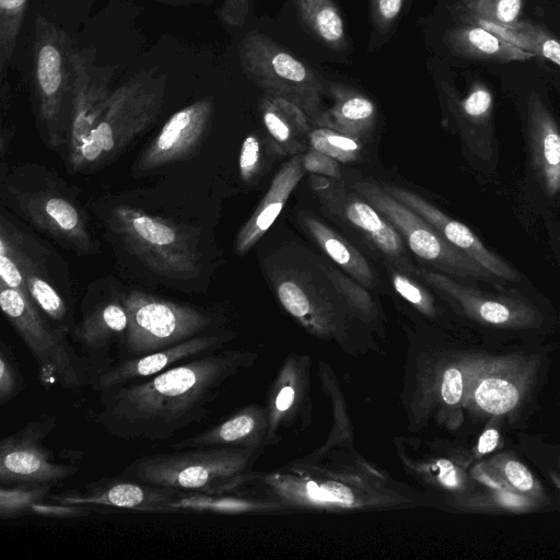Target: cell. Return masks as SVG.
<instances>
[{
	"label": "cell",
	"mask_w": 560,
	"mask_h": 560,
	"mask_svg": "<svg viewBox=\"0 0 560 560\" xmlns=\"http://www.w3.org/2000/svg\"><path fill=\"white\" fill-rule=\"evenodd\" d=\"M0 201L16 219L63 248L80 256L100 253L101 244L77 189L47 166L2 161Z\"/></svg>",
	"instance_id": "obj_3"
},
{
	"label": "cell",
	"mask_w": 560,
	"mask_h": 560,
	"mask_svg": "<svg viewBox=\"0 0 560 560\" xmlns=\"http://www.w3.org/2000/svg\"><path fill=\"white\" fill-rule=\"evenodd\" d=\"M416 273L482 325L522 330L537 327L541 322L539 310L521 295L480 291L457 282L446 273L423 268L417 269Z\"/></svg>",
	"instance_id": "obj_16"
},
{
	"label": "cell",
	"mask_w": 560,
	"mask_h": 560,
	"mask_svg": "<svg viewBox=\"0 0 560 560\" xmlns=\"http://www.w3.org/2000/svg\"><path fill=\"white\" fill-rule=\"evenodd\" d=\"M172 5L208 4L211 0H158Z\"/></svg>",
	"instance_id": "obj_50"
},
{
	"label": "cell",
	"mask_w": 560,
	"mask_h": 560,
	"mask_svg": "<svg viewBox=\"0 0 560 560\" xmlns=\"http://www.w3.org/2000/svg\"><path fill=\"white\" fill-rule=\"evenodd\" d=\"M120 295L128 316L122 359L145 355L213 330L214 316L206 308L137 289L120 288Z\"/></svg>",
	"instance_id": "obj_8"
},
{
	"label": "cell",
	"mask_w": 560,
	"mask_h": 560,
	"mask_svg": "<svg viewBox=\"0 0 560 560\" xmlns=\"http://www.w3.org/2000/svg\"><path fill=\"white\" fill-rule=\"evenodd\" d=\"M446 43L459 56L487 62L525 61L536 57L471 23L451 30L446 34Z\"/></svg>",
	"instance_id": "obj_27"
},
{
	"label": "cell",
	"mask_w": 560,
	"mask_h": 560,
	"mask_svg": "<svg viewBox=\"0 0 560 560\" xmlns=\"http://www.w3.org/2000/svg\"><path fill=\"white\" fill-rule=\"evenodd\" d=\"M343 215L395 268L402 272L416 273L417 269L407 256L401 235L370 202L351 197L343 205Z\"/></svg>",
	"instance_id": "obj_25"
},
{
	"label": "cell",
	"mask_w": 560,
	"mask_h": 560,
	"mask_svg": "<svg viewBox=\"0 0 560 560\" xmlns=\"http://www.w3.org/2000/svg\"><path fill=\"white\" fill-rule=\"evenodd\" d=\"M436 465L440 469V480L446 486L456 487L458 485V478L456 469L452 463L447 460H439Z\"/></svg>",
	"instance_id": "obj_48"
},
{
	"label": "cell",
	"mask_w": 560,
	"mask_h": 560,
	"mask_svg": "<svg viewBox=\"0 0 560 560\" xmlns=\"http://www.w3.org/2000/svg\"><path fill=\"white\" fill-rule=\"evenodd\" d=\"M50 485H11L0 488V518L3 521L31 513L32 505L50 498Z\"/></svg>",
	"instance_id": "obj_33"
},
{
	"label": "cell",
	"mask_w": 560,
	"mask_h": 560,
	"mask_svg": "<svg viewBox=\"0 0 560 560\" xmlns=\"http://www.w3.org/2000/svg\"><path fill=\"white\" fill-rule=\"evenodd\" d=\"M304 172L301 154H295L281 166L265 197L240 230L234 243L235 253L240 255L247 253L269 230L302 179Z\"/></svg>",
	"instance_id": "obj_23"
},
{
	"label": "cell",
	"mask_w": 560,
	"mask_h": 560,
	"mask_svg": "<svg viewBox=\"0 0 560 560\" xmlns=\"http://www.w3.org/2000/svg\"><path fill=\"white\" fill-rule=\"evenodd\" d=\"M73 47L62 28L36 15L32 51L35 125L44 144L61 152L70 121Z\"/></svg>",
	"instance_id": "obj_5"
},
{
	"label": "cell",
	"mask_w": 560,
	"mask_h": 560,
	"mask_svg": "<svg viewBox=\"0 0 560 560\" xmlns=\"http://www.w3.org/2000/svg\"><path fill=\"white\" fill-rule=\"evenodd\" d=\"M493 96L482 82H475L468 94L456 101V116L471 153L490 163L495 154Z\"/></svg>",
	"instance_id": "obj_24"
},
{
	"label": "cell",
	"mask_w": 560,
	"mask_h": 560,
	"mask_svg": "<svg viewBox=\"0 0 560 560\" xmlns=\"http://www.w3.org/2000/svg\"><path fill=\"white\" fill-rule=\"evenodd\" d=\"M260 141L254 136H247L241 147L238 159L240 176L245 183L254 180L260 166Z\"/></svg>",
	"instance_id": "obj_40"
},
{
	"label": "cell",
	"mask_w": 560,
	"mask_h": 560,
	"mask_svg": "<svg viewBox=\"0 0 560 560\" xmlns=\"http://www.w3.org/2000/svg\"><path fill=\"white\" fill-rule=\"evenodd\" d=\"M303 224L320 248L338 266L360 283L366 287L374 285L375 277L369 262L348 241L313 217L305 215Z\"/></svg>",
	"instance_id": "obj_29"
},
{
	"label": "cell",
	"mask_w": 560,
	"mask_h": 560,
	"mask_svg": "<svg viewBox=\"0 0 560 560\" xmlns=\"http://www.w3.org/2000/svg\"><path fill=\"white\" fill-rule=\"evenodd\" d=\"M90 209L129 278L205 293L217 250L206 188L162 182L94 199Z\"/></svg>",
	"instance_id": "obj_1"
},
{
	"label": "cell",
	"mask_w": 560,
	"mask_h": 560,
	"mask_svg": "<svg viewBox=\"0 0 560 560\" xmlns=\"http://www.w3.org/2000/svg\"><path fill=\"white\" fill-rule=\"evenodd\" d=\"M221 342V335L211 330L145 355L121 359L94 375L89 386L100 393L114 386L149 378L176 364L210 353Z\"/></svg>",
	"instance_id": "obj_20"
},
{
	"label": "cell",
	"mask_w": 560,
	"mask_h": 560,
	"mask_svg": "<svg viewBox=\"0 0 560 560\" xmlns=\"http://www.w3.org/2000/svg\"><path fill=\"white\" fill-rule=\"evenodd\" d=\"M179 491L152 486L124 477L102 478L83 486L80 490L51 494L56 503L81 505L86 508H116L140 512H155Z\"/></svg>",
	"instance_id": "obj_21"
},
{
	"label": "cell",
	"mask_w": 560,
	"mask_h": 560,
	"mask_svg": "<svg viewBox=\"0 0 560 560\" xmlns=\"http://www.w3.org/2000/svg\"><path fill=\"white\" fill-rule=\"evenodd\" d=\"M81 319L75 323L70 339L79 346L80 354L88 361L93 375L114 363L109 351L117 346L121 351L128 327V316L121 301L120 288L103 284L85 294ZM91 377V378H92Z\"/></svg>",
	"instance_id": "obj_15"
},
{
	"label": "cell",
	"mask_w": 560,
	"mask_h": 560,
	"mask_svg": "<svg viewBox=\"0 0 560 560\" xmlns=\"http://www.w3.org/2000/svg\"><path fill=\"white\" fill-rule=\"evenodd\" d=\"M238 466L224 448L201 447L141 456L120 477L179 492L215 494Z\"/></svg>",
	"instance_id": "obj_10"
},
{
	"label": "cell",
	"mask_w": 560,
	"mask_h": 560,
	"mask_svg": "<svg viewBox=\"0 0 560 560\" xmlns=\"http://www.w3.org/2000/svg\"><path fill=\"white\" fill-rule=\"evenodd\" d=\"M294 399V390L292 387L287 386L283 387L276 400L277 409L280 411L287 410L293 402Z\"/></svg>",
	"instance_id": "obj_49"
},
{
	"label": "cell",
	"mask_w": 560,
	"mask_h": 560,
	"mask_svg": "<svg viewBox=\"0 0 560 560\" xmlns=\"http://www.w3.org/2000/svg\"><path fill=\"white\" fill-rule=\"evenodd\" d=\"M49 504L44 502H38L32 505L31 513L38 514L46 517H61V518H72L85 516L90 513V509L81 505H72V504H62L56 503Z\"/></svg>",
	"instance_id": "obj_46"
},
{
	"label": "cell",
	"mask_w": 560,
	"mask_h": 560,
	"mask_svg": "<svg viewBox=\"0 0 560 560\" xmlns=\"http://www.w3.org/2000/svg\"><path fill=\"white\" fill-rule=\"evenodd\" d=\"M231 368V357L207 353L149 378L104 389L95 420L124 441H166L205 421Z\"/></svg>",
	"instance_id": "obj_2"
},
{
	"label": "cell",
	"mask_w": 560,
	"mask_h": 560,
	"mask_svg": "<svg viewBox=\"0 0 560 560\" xmlns=\"http://www.w3.org/2000/svg\"><path fill=\"white\" fill-rule=\"evenodd\" d=\"M252 12V0H222L217 14L228 26L242 27Z\"/></svg>",
	"instance_id": "obj_43"
},
{
	"label": "cell",
	"mask_w": 560,
	"mask_h": 560,
	"mask_svg": "<svg viewBox=\"0 0 560 560\" xmlns=\"http://www.w3.org/2000/svg\"><path fill=\"white\" fill-rule=\"evenodd\" d=\"M493 420L494 419L492 417V421L483 430V432L481 433V435L478 440V443L476 446L477 456L487 455V454L491 453L492 451H494L499 445V441L501 438L500 429H499L498 424H494Z\"/></svg>",
	"instance_id": "obj_47"
},
{
	"label": "cell",
	"mask_w": 560,
	"mask_h": 560,
	"mask_svg": "<svg viewBox=\"0 0 560 560\" xmlns=\"http://www.w3.org/2000/svg\"><path fill=\"white\" fill-rule=\"evenodd\" d=\"M334 104L324 110L317 126L335 129L359 138L368 132L375 120V106L364 95L338 83L329 86Z\"/></svg>",
	"instance_id": "obj_28"
},
{
	"label": "cell",
	"mask_w": 560,
	"mask_h": 560,
	"mask_svg": "<svg viewBox=\"0 0 560 560\" xmlns=\"http://www.w3.org/2000/svg\"><path fill=\"white\" fill-rule=\"evenodd\" d=\"M474 478L486 488L491 504L511 511H526L541 505L546 499L540 482L515 456L493 455L478 464Z\"/></svg>",
	"instance_id": "obj_19"
},
{
	"label": "cell",
	"mask_w": 560,
	"mask_h": 560,
	"mask_svg": "<svg viewBox=\"0 0 560 560\" xmlns=\"http://www.w3.org/2000/svg\"><path fill=\"white\" fill-rule=\"evenodd\" d=\"M262 122L276 149L282 154H299L308 140L310 118L293 103L266 94L260 104Z\"/></svg>",
	"instance_id": "obj_26"
},
{
	"label": "cell",
	"mask_w": 560,
	"mask_h": 560,
	"mask_svg": "<svg viewBox=\"0 0 560 560\" xmlns=\"http://www.w3.org/2000/svg\"><path fill=\"white\" fill-rule=\"evenodd\" d=\"M320 267L326 277L332 283L334 288L337 289L348 301L361 308H365L371 304L369 294L360 284H357L339 270L330 266Z\"/></svg>",
	"instance_id": "obj_39"
},
{
	"label": "cell",
	"mask_w": 560,
	"mask_h": 560,
	"mask_svg": "<svg viewBox=\"0 0 560 560\" xmlns=\"http://www.w3.org/2000/svg\"><path fill=\"white\" fill-rule=\"evenodd\" d=\"M308 497L316 501L338 502L343 504H351L354 501L353 494L346 486L328 481L317 485L310 481L306 486Z\"/></svg>",
	"instance_id": "obj_42"
},
{
	"label": "cell",
	"mask_w": 560,
	"mask_h": 560,
	"mask_svg": "<svg viewBox=\"0 0 560 560\" xmlns=\"http://www.w3.org/2000/svg\"><path fill=\"white\" fill-rule=\"evenodd\" d=\"M354 189L389 221L417 257L433 265L443 273L490 283L498 279L452 246L423 218L392 197L384 188L361 182L354 185Z\"/></svg>",
	"instance_id": "obj_12"
},
{
	"label": "cell",
	"mask_w": 560,
	"mask_h": 560,
	"mask_svg": "<svg viewBox=\"0 0 560 560\" xmlns=\"http://www.w3.org/2000/svg\"><path fill=\"white\" fill-rule=\"evenodd\" d=\"M390 276L399 295L425 313L433 311L432 298L421 285L399 270L392 269Z\"/></svg>",
	"instance_id": "obj_38"
},
{
	"label": "cell",
	"mask_w": 560,
	"mask_h": 560,
	"mask_svg": "<svg viewBox=\"0 0 560 560\" xmlns=\"http://www.w3.org/2000/svg\"><path fill=\"white\" fill-rule=\"evenodd\" d=\"M25 387V381L10 347L0 343V405L4 406Z\"/></svg>",
	"instance_id": "obj_36"
},
{
	"label": "cell",
	"mask_w": 560,
	"mask_h": 560,
	"mask_svg": "<svg viewBox=\"0 0 560 560\" xmlns=\"http://www.w3.org/2000/svg\"><path fill=\"white\" fill-rule=\"evenodd\" d=\"M238 57L248 80L266 94L293 103L317 125L324 113V84L311 67L257 31L241 39Z\"/></svg>",
	"instance_id": "obj_9"
},
{
	"label": "cell",
	"mask_w": 560,
	"mask_h": 560,
	"mask_svg": "<svg viewBox=\"0 0 560 560\" xmlns=\"http://www.w3.org/2000/svg\"><path fill=\"white\" fill-rule=\"evenodd\" d=\"M467 20L471 24L479 25L502 39L536 56L545 57L560 67V42L544 27L524 21L511 26H502L477 18L468 16Z\"/></svg>",
	"instance_id": "obj_30"
},
{
	"label": "cell",
	"mask_w": 560,
	"mask_h": 560,
	"mask_svg": "<svg viewBox=\"0 0 560 560\" xmlns=\"http://www.w3.org/2000/svg\"><path fill=\"white\" fill-rule=\"evenodd\" d=\"M167 77L156 67L140 69L114 89L110 100L83 149L78 173L115 160L158 118Z\"/></svg>",
	"instance_id": "obj_4"
},
{
	"label": "cell",
	"mask_w": 560,
	"mask_h": 560,
	"mask_svg": "<svg viewBox=\"0 0 560 560\" xmlns=\"http://www.w3.org/2000/svg\"><path fill=\"white\" fill-rule=\"evenodd\" d=\"M527 140L532 168L547 196L560 192V128L536 92L527 100Z\"/></svg>",
	"instance_id": "obj_22"
},
{
	"label": "cell",
	"mask_w": 560,
	"mask_h": 560,
	"mask_svg": "<svg viewBox=\"0 0 560 560\" xmlns=\"http://www.w3.org/2000/svg\"><path fill=\"white\" fill-rule=\"evenodd\" d=\"M0 306L33 355L45 388L59 384L77 390L89 385L93 375L90 364L72 347L69 335L50 322L30 296L0 282Z\"/></svg>",
	"instance_id": "obj_7"
},
{
	"label": "cell",
	"mask_w": 560,
	"mask_h": 560,
	"mask_svg": "<svg viewBox=\"0 0 560 560\" xmlns=\"http://www.w3.org/2000/svg\"><path fill=\"white\" fill-rule=\"evenodd\" d=\"M466 390V363L463 369L448 368L442 378L441 396L445 404L457 405L465 398Z\"/></svg>",
	"instance_id": "obj_41"
},
{
	"label": "cell",
	"mask_w": 560,
	"mask_h": 560,
	"mask_svg": "<svg viewBox=\"0 0 560 560\" xmlns=\"http://www.w3.org/2000/svg\"><path fill=\"white\" fill-rule=\"evenodd\" d=\"M303 22L329 48H346L343 21L334 0H296Z\"/></svg>",
	"instance_id": "obj_31"
},
{
	"label": "cell",
	"mask_w": 560,
	"mask_h": 560,
	"mask_svg": "<svg viewBox=\"0 0 560 560\" xmlns=\"http://www.w3.org/2000/svg\"><path fill=\"white\" fill-rule=\"evenodd\" d=\"M0 253L12 258L36 306L70 337L75 322L72 282L67 265L52 247L2 207Z\"/></svg>",
	"instance_id": "obj_6"
},
{
	"label": "cell",
	"mask_w": 560,
	"mask_h": 560,
	"mask_svg": "<svg viewBox=\"0 0 560 560\" xmlns=\"http://www.w3.org/2000/svg\"><path fill=\"white\" fill-rule=\"evenodd\" d=\"M465 7L470 18L511 26L520 22L523 0H472L465 3Z\"/></svg>",
	"instance_id": "obj_35"
},
{
	"label": "cell",
	"mask_w": 560,
	"mask_h": 560,
	"mask_svg": "<svg viewBox=\"0 0 560 560\" xmlns=\"http://www.w3.org/2000/svg\"><path fill=\"white\" fill-rule=\"evenodd\" d=\"M470 1H472V0H464V3H467V2H470Z\"/></svg>",
	"instance_id": "obj_52"
},
{
	"label": "cell",
	"mask_w": 560,
	"mask_h": 560,
	"mask_svg": "<svg viewBox=\"0 0 560 560\" xmlns=\"http://www.w3.org/2000/svg\"><path fill=\"white\" fill-rule=\"evenodd\" d=\"M213 110V98L206 96L175 112L139 154L133 174H149L191 156L206 137Z\"/></svg>",
	"instance_id": "obj_17"
},
{
	"label": "cell",
	"mask_w": 560,
	"mask_h": 560,
	"mask_svg": "<svg viewBox=\"0 0 560 560\" xmlns=\"http://www.w3.org/2000/svg\"><path fill=\"white\" fill-rule=\"evenodd\" d=\"M392 197L413 210L431 224L452 246L464 253L498 279L518 282L521 276L508 261L489 249L465 224L439 210L421 196L401 187L384 188Z\"/></svg>",
	"instance_id": "obj_18"
},
{
	"label": "cell",
	"mask_w": 560,
	"mask_h": 560,
	"mask_svg": "<svg viewBox=\"0 0 560 560\" xmlns=\"http://www.w3.org/2000/svg\"><path fill=\"white\" fill-rule=\"evenodd\" d=\"M308 142L312 149L341 163L355 161L362 150L358 138L326 127L311 130Z\"/></svg>",
	"instance_id": "obj_34"
},
{
	"label": "cell",
	"mask_w": 560,
	"mask_h": 560,
	"mask_svg": "<svg viewBox=\"0 0 560 560\" xmlns=\"http://www.w3.org/2000/svg\"><path fill=\"white\" fill-rule=\"evenodd\" d=\"M70 121L62 156L70 173H78L88 144L114 92L116 67L101 65L92 48L73 47Z\"/></svg>",
	"instance_id": "obj_13"
},
{
	"label": "cell",
	"mask_w": 560,
	"mask_h": 560,
	"mask_svg": "<svg viewBox=\"0 0 560 560\" xmlns=\"http://www.w3.org/2000/svg\"><path fill=\"white\" fill-rule=\"evenodd\" d=\"M277 294L284 308L298 318L305 317L312 310L311 298L295 280L280 281L277 284Z\"/></svg>",
	"instance_id": "obj_37"
},
{
	"label": "cell",
	"mask_w": 560,
	"mask_h": 560,
	"mask_svg": "<svg viewBox=\"0 0 560 560\" xmlns=\"http://www.w3.org/2000/svg\"><path fill=\"white\" fill-rule=\"evenodd\" d=\"M550 477H551L555 486L560 491V459H559V463H558V468L550 472Z\"/></svg>",
	"instance_id": "obj_51"
},
{
	"label": "cell",
	"mask_w": 560,
	"mask_h": 560,
	"mask_svg": "<svg viewBox=\"0 0 560 560\" xmlns=\"http://www.w3.org/2000/svg\"><path fill=\"white\" fill-rule=\"evenodd\" d=\"M404 0H371L372 19L380 32L390 28Z\"/></svg>",
	"instance_id": "obj_44"
},
{
	"label": "cell",
	"mask_w": 560,
	"mask_h": 560,
	"mask_svg": "<svg viewBox=\"0 0 560 560\" xmlns=\"http://www.w3.org/2000/svg\"><path fill=\"white\" fill-rule=\"evenodd\" d=\"M303 166L305 171L315 174L326 175L334 178L340 177L338 161L314 149H311L303 155Z\"/></svg>",
	"instance_id": "obj_45"
},
{
	"label": "cell",
	"mask_w": 560,
	"mask_h": 560,
	"mask_svg": "<svg viewBox=\"0 0 560 560\" xmlns=\"http://www.w3.org/2000/svg\"><path fill=\"white\" fill-rule=\"evenodd\" d=\"M539 369L535 355H479L466 361L465 402L486 417H503L526 400Z\"/></svg>",
	"instance_id": "obj_11"
},
{
	"label": "cell",
	"mask_w": 560,
	"mask_h": 560,
	"mask_svg": "<svg viewBox=\"0 0 560 560\" xmlns=\"http://www.w3.org/2000/svg\"><path fill=\"white\" fill-rule=\"evenodd\" d=\"M57 417L40 415L0 441V483L56 486L79 468L59 463L45 441L55 430Z\"/></svg>",
	"instance_id": "obj_14"
},
{
	"label": "cell",
	"mask_w": 560,
	"mask_h": 560,
	"mask_svg": "<svg viewBox=\"0 0 560 560\" xmlns=\"http://www.w3.org/2000/svg\"><path fill=\"white\" fill-rule=\"evenodd\" d=\"M28 0H0V82L7 80Z\"/></svg>",
	"instance_id": "obj_32"
}]
</instances>
